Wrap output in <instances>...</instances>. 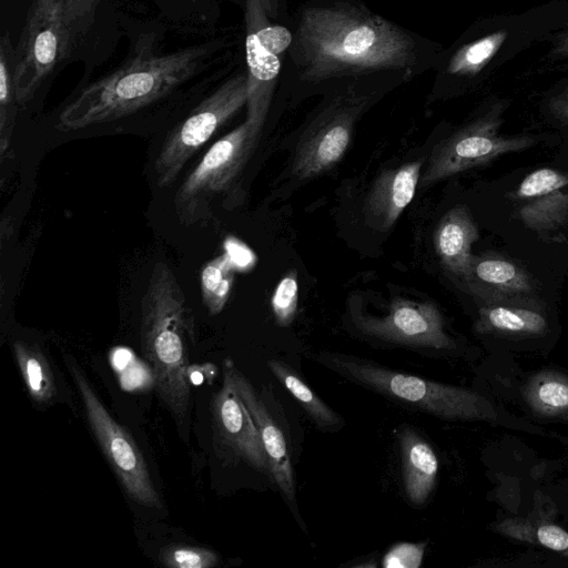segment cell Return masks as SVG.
I'll return each instance as SVG.
<instances>
[{
	"instance_id": "5bb4252c",
	"label": "cell",
	"mask_w": 568,
	"mask_h": 568,
	"mask_svg": "<svg viewBox=\"0 0 568 568\" xmlns=\"http://www.w3.org/2000/svg\"><path fill=\"white\" fill-rule=\"evenodd\" d=\"M77 62L84 64V75H91L115 49L124 32V17L115 0H67Z\"/></svg>"
},
{
	"instance_id": "7a4b0ae2",
	"label": "cell",
	"mask_w": 568,
	"mask_h": 568,
	"mask_svg": "<svg viewBox=\"0 0 568 568\" xmlns=\"http://www.w3.org/2000/svg\"><path fill=\"white\" fill-rule=\"evenodd\" d=\"M296 37L302 77L313 82L405 69L416 60L415 42L404 30L348 4L306 8Z\"/></svg>"
},
{
	"instance_id": "30bf717a",
	"label": "cell",
	"mask_w": 568,
	"mask_h": 568,
	"mask_svg": "<svg viewBox=\"0 0 568 568\" xmlns=\"http://www.w3.org/2000/svg\"><path fill=\"white\" fill-rule=\"evenodd\" d=\"M500 111L494 109L468 123L439 143L432 152L422 175L423 185L480 166L506 153L531 148L532 135H503Z\"/></svg>"
},
{
	"instance_id": "e0dca14e",
	"label": "cell",
	"mask_w": 568,
	"mask_h": 568,
	"mask_svg": "<svg viewBox=\"0 0 568 568\" xmlns=\"http://www.w3.org/2000/svg\"><path fill=\"white\" fill-rule=\"evenodd\" d=\"M422 162L405 163L382 172L364 203L366 223L378 231L389 230L412 202L420 179Z\"/></svg>"
},
{
	"instance_id": "8fae6325",
	"label": "cell",
	"mask_w": 568,
	"mask_h": 568,
	"mask_svg": "<svg viewBox=\"0 0 568 568\" xmlns=\"http://www.w3.org/2000/svg\"><path fill=\"white\" fill-rule=\"evenodd\" d=\"M362 99L338 98L307 126L297 143L292 172L303 180L332 169L345 154Z\"/></svg>"
},
{
	"instance_id": "83f0119b",
	"label": "cell",
	"mask_w": 568,
	"mask_h": 568,
	"mask_svg": "<svg viewBox=\"0 0 568 568\" xmlns=\"http://www.w3.org/2000/svg\"><path fill=\"white\" fill-rule=\"evenodd\" d=\"M507 36V31L499 30L462 47L449 60L447 72L455 75L478 73L497 53Z\"/></svg>"
},
{
	"instance_id": "1f68e13d",
	"label": "cell",
	"mask_w": 568,
	"mask_h": 568,
	"mask_svg": "<svg viewBox=\"0 0 568 568\" xmlns=\"http://www.w3.org/2000/svg\"><path fill=\"white\" fill-rule=\"evenodd\" d=\"M424 548L425 544H398L384 557L383 566L387 568H417L422 564Z\"/></svg>"
},
{
	"instance_id": "f546056e",
	"label": "cell",
	"mask_w": 568,
	"mask_h": 568,
	"mask_svg": "<svg viewBox=\"0 0 568 568\" xmlns=\"http://www.w3.org/2000/svg\"><path fill=\"white\" fill-rule=\"evenodd\" d=\"M568 186V173L542 168L528 174L518 185L514 195L518 200H531Z\"/></svg>"
},
{
	"instance_id": "3957f363",
	"label": "cell",
	"mask_w": 568,
	"mask_h": 568,
	"mask_svg": "<svg viewBox=\"0 0 568 568\" xmlns=\"http://www.w3.org/2000/svg\"><path fill=\"white\" fill-rule=\"evenodd\" d=\"M193 336L194 317L182 287L169 265L158 262L142 300L141 348L162 402L179 420L189 414Z\"/></svg>"
},
{
	"instance_id": "9a60e30c",
	"label": "cell",
	"mask_w": 568,
	"mask_h": 568,
	"mask_svg": "<svg viewBox=\"0 0 568 568\" xmlns=\"http://www.w3.org/2000/svg\"><path fill=\"white\" fill-rule=\"evenodd\" d=\"M235 387L258 430L267 457L270 475L290 500L295 497L293 468L283 432L275 423L256 389L231 359Z\"/></svg>"
},
{
	"instance_id": "cb8c5ba5",
	"label": "cell",
	"mask_w": 568,
	"mask_h": 568,
	"mask_svg": "<svg viewBox=\"0 0 568 568\" xmlns=\"http://www.w3.org/2000/svg\"><path fill=\"white\" fill-rule=\"evenodd\" d=\"M20 109L14 85V44L9 31L0 39V153L11 146L12 133Z\"/></svg>"
},
{
	"instance_id": "9c48e42d",
	"label": "cell",
	"mask_w": 568,
	"mask_h": 568,
	"mask_svg": "<svg viewBox=\"0 0 568 568\" xmlns=\"http://www.w3.org/2000/svg\"><path fill=\"white\" fill-rule=\"evenodd\" d=\"M261 130L246 119L206 151L174 196L175 210L184 222L195 221L209 200L229 190L254 151Z\"/></svg>"
},
{
	"instance_id": "d4e9b609",
	"label": "cell",
	"mask_w": 568,
	"mask_h": 568,
	"mask_svg": "<svg viewBox=\"0 0 568 568\" xmlns=\"http://www.w3.org/2000/svg\"><path fill=\"white\" fill-rule=\"evenodd\" d=\"M267 367L317 426H341V416L322 400L288 364L281 359H271Z\"/></svg>"
},
{
	"instance_id": "836d02e7",
	"label": "cell",
	"mask_w": 568,
	"mask_h": 568,
	"mask_svg": "<svg viewBox=\"0 0 568 568\" xmlns=\"http://www.w3.org/2000/svg\"><path fill=\"white\" fill-rule=\"evenodd\" d=\"M548 109L558 121L568 123V88L551 98Z\"/></svg>"
},
{
	"instance_id": "4dcf8cb0",
	"label": "cell",
	"mask_w": 568,
	"mask_h": 568,
	"mask_svg": "<svg viewBox=\"0 0 568 568\" xmlns=\"http://www.w3.org/2000/svg\"><path fill=\"white\" fill-rule=\"evenodd\" d=\"M297 273L291 270L277 283L271 300L272 312L278 326L287 327L292 324L297 312Z\"/></svg>"
},
{
	"instance_id": "8992f818",
	"label": "cell",
	"mask_w": 568,
	"mask_h": 568,
	"mask_svg": "<svg viewBox=\"0 0 568 568\" xmlns=\"http://www.w3.org/2000/svg\"><path fill=\"white\" fill-rule=\"evenodd\" d=\"M247 103V73L220 81L168 133L154 162L156 183L171 185L186 162Z\"/></svg>"
},
{
	"instance_id": "ac0fdd59",
	"label": "cell",
	"mask_w": 568,
	"mask_h": 568,
	"mask_svg": "<svg viewBox=\"0 0 568 568\" xmlns=\"http://www.w3.org/2000/svg\"><path fill=\"white\" fill-rule=\"evenodd\" d=\"M479 333L506 336H541L548 322L532 300L484 301L476 323Z\"/></svg>"
},
{
	"instance_id": "d6a6232c",
	"label": "cell",
	"mask_w": 568,
	"mask_h": 568,
	"mask_svg": "<svg viewBox=\"0 0 568 568\" xmlns=\"http://www.w3.org/2000/svg\"><path fill=\"white\" fill-rule=\"evenodd\" d=\"M536 539L544 547L568 556V532L561 527L541 525L536 530Z\"/></svg>"
},
{
	"instance_id": "d6986e66",
	"label": "cell",
	"mask_w": 568,
	"mask_h": 568,
	"mask_svg": "<svg viewBox=\"0 0 568 568\" xmlns=\"http://www.w3.org/2000/svg\"><path fill=\"white\" fill-rule=\"evenodd\" d=\"M477 226L465 205L449 210L434 233V244L442 265L460 281L471 261V245L478 239Z\"/></svg>"
},
{
	"instance_id": "f1b7e54d",
	"label": "cell",
	"mask_w": 568,
	"mask_h": 568,
	"mask_svg": "<svg viewBox=\"0 0 568 568\" xmlns=\"http://www.w3.org/2000/svg\"><path fill=\"white\" fill-rule=\"evenodd\" d=\"M160 561L169 568H212L220 558L214 550L205 547L171 545L162 548Z\"/></svg>"
},
{
	"instance_id": "4fadbf2b",
	"label": "cell",
	"mask_w": 568,
	"mask_h": 568,
	"mask_svg": "<svg viewBox=\"0 0 568 568\" xmlns=\"http://www.w3.org/2000/svg\"><path fill=\"white\" fill-rule=\"evenodd\" d=\"M211 413L215 444L258 471L270 474L258 430L235 387L230 358L223 362V383L212 397Z\"/></svg>"
},
{
	"instance_id": "603a6c76",
	"label": "cell",
	"mask_w": 568,
	"mask_h": 568,
	"mask_svg": "<svg viewBox=\"0 0 568 568\" xmlns=\"http://www.w3.org/2000/svg\"><path fill=\"white\" fill-rule=\"evenodd\" d=\"M529 407L542 417L568 420V377L556 372H541L524 387Z\"/></svg>"
},
{
	"instance_id": "5b68a950",
	"label": "cell",
	"mask_w": 568,
	"mask_h": 568,
	"mask_svg": "<svg viewBox=\"0 0 568 568\" xmlns=\"http://www.w3.org/2000/svg\"><path fill=\"white\" fill-rule=\"evenodd\" d=\"M73 62L77 53L67 0H32L14 44V85L20 109L27 108Z\"/></svg>"
},
{
	"instance_id": "4316f807",
	"label": "cell",
	"mask_w": 568,
	"mask_h": 568,
	"mask_svg": "<svg viewBox=\"0 0 568 568\" xmlns=\"http://www.w3.org/2000/svg\"><path fill=\"white\" fill-rule=\"evenodd\" d=\"M521 222L535 231H550L568 219V191L559 190L528 200L518 210Z\"/></svg>"
},
{
	"instance_id": "7402d4cb",
	"label": "cell",
	"mask_w": 568,
	"mask_h": 568,
	"mask_svg": "<svg viewBox=\"0 0 568 568\" xmlns=\"http://www.w3.org/2000/svg\"><path fill=\"white\" fill-rule=\"evenodd\" d=\"M12 349L30 397L39 405L50 404L57 396V384L44 354L20 339L13 343Z\"/></svg>"
},
{
	"instance_id": "7c38bea8",
	"label": "cell",
	"mask_w": 568,
	"mask_h": 568,
	"mask_svg": "<svg viewBox=\"0 0 568 568\" xmlns=\"http://www.w3.org/2000/svg\"><path fill=\"white\" fill-rule=\"evenodd\" d=\"M356 323L365 335L387 343L434 349L455 347L445 332L440 311L432 302L395 298L385 315L361 316Z\"/></svg>"
},
{
	"instance_id": "ffe728a7",
	"label": "cell",
	"mask_w": 568,
	"mask_h": 568,
	"mask_svg": "<svg viewBox=\"0 0 568 568\" xmlns=\"http://www.w3.org/2000/svg\"><path fill=\"white\" fill-rule=\"evenodd\" d=\"M397 438L406 496L413 505L420 506L435 487L438 458L432 446L408 427L402 428Z\"/></svg>"
},
{
	"instance_id": "277c9868",
	"label": "cell",
	"mask_w": 568,
	"mask_h": 568,
	"mask_svg": "<svg viewBox=\"0 0 568 568\" xmlns=\"http://www.w3.org/2000/svg\"><path fill=\"white\" fill-rule=\"evenodd\" d=\"M345 378L387 398L449 420H498L495 406L480 394L402 372L365 359L332 355L318 359Z\"/></svg>"
},
{
	"instance_id": "44dd1931",
	"label": "cell",
	"mask_w": 568,
	"mask_h": 568,
	"mask_svg": "<svg viewBox=\"0 0 568 568\" xmlns=\"http://www.w3.org/2000/svg\"><path fill=\"white\" fill-rule=\"evenodd\" d=\"M162 23L186 36L213 37L220 16L219 0H151Z\"/></svg>"
},
{
	"instance_id": "e575fe53",
	"label": "cell",
	"mask_w": 568,
	"mask_h": 568,
	"mask_svg": "<svg viewBox=\"0 0 568 568\" xmlns=\"http://www.w3.org/2000/svg\"><path fill=\"white\" fill-rule=\"evenodd\" d=\"M551 54L557 58H568V28L556 40Z\"/></svg>"
},
{
	"instance_id": "52a82bcc",
	"label": "cell",
	"mask_w": 568,
	"mask_h": 568,
	"mask_svg": "<svg viewBox=\"0 0 568 568\" xmlns=\"http://www.w3.org/2000/svg\"><path fill=\"white\" fill-rule=\"evenodd\" d=\"M245 63L247 73V120L263 126L282 68L292 43L290 30L277 22V0H243Z\"/></svg>"
},
{
	"instance_id": "6da1fadb",
	"label": "cell",
	"mask_w": 568,
	"mask_h": 568,
	"mask_svg": "<svg viewBox=\"0 0 568 568\" xmlns=\"http://www.w3.org/2000/svg\"><path fill=\"white\" fill-rule=\"evenodd\" d=\"M129 51L113 70L85 83L58 115L62 132L115 122L160 104L183 92H203L224 75L225 41H203L164 51L160 24L124 23Z\"/></svg>"
},
{
	"instance_id": "ba28073f",
	"label": "cell",
	"mask_w": 568,
	"mask_h": 568,
	"mask_svg": "<svg viewBox=\"0 0 568 568\" xmlns=\"http://www.w3.org/2000/svg\"><path fill=\"white\" fill-rule=\"evenodd\" d=\"M65 361L90 427L124 490L142 506L162 508L143 454L130 434L109 414L78 364L71 358Z\"/></svg>"
},
{
	"instance_id": "2e32d148",
	"label": "cell",
	"mask_w": 568,
	"mask_h": 568,
	"mask_svg": "<svg viewBox=\"0 0 568 568\" xmlns=\"http://www.w3.org/2000/svg\"><path fill=\"white\" fill-rule=\"evenodd\" d=\"M462 282L481 301L531 300L535 285L517 263L494 253L473 255Z\"/></svg>"
},
{
	"instance_id": "484cf974",
	"label": "cell",
	"mask_w": 568,
	"mask_h": 568,
	"mask_svg": "<svg viewBox=\"0 0 568 568\" xmlns=\"http://www.w3.org/2000/svg\"><path fill=\"white\" fill-rule=\"evenodd\" d=\"M234 278V265L226 255L205 264L201 272L202 302L210 315H217L225 307Z\"/></svg>"
}]
</instances>
